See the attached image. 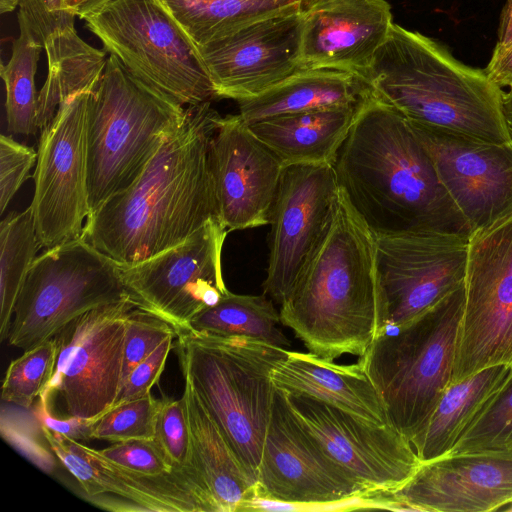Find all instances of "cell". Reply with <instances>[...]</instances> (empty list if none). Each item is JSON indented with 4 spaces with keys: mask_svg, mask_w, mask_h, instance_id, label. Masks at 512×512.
Here are the masks:
<instances>
[{
    "mask_svg": "<svg viewBox=\"0 0 512 512\" xmlns=\"http://www.w3.org/2000/svg\"><path fill=\"white\" fill-rule=\"evenodd\" d=\"M220 116L211 102L187 106L134 183L90 213L81 237L118 266H131L217 217L209 148Z\"/></svg>",
    "mask_w": 512,
    "mask_h": 512,
    "instance_id": "cell-1",
    "label": "cell"
},
{
    "mask_svg": "<svg viewBox=\"0 0 512 512\" xmlns=\"http://www.w3.org/2000/svg\"><path fill=\"white\" fill-rule=\"evenodd\" d=\"M333 167L342 194L376 236H472L410 122L373 93L360 106Z\"/></svg>",
    "mask_w": 512,
    "mask_h": 512,
    "instance_id": "cell-2",
    "label": "cell"
},
{
    "mask_svg": "<svg viewBox=\"0 0 512 512\" xmlns=\"http://www.w3.org/2000/svg\"><path fill=\"white\" fill-rule=\"evenodd\" d=\"M279 312L309 352L329 360L361 357L385 331L377 236L342 192L329 234Z\"/></svg>",
    "mask_w": 512,
    "mask_h": 512,
    "instance_id": "cell-3",
    "label": "cell"
},
{
    "mask_svg": "<svg viewBox=\"0 0 512 512\" xmlns=\"http://www.w3.org/2000/svg\"><path fill=\"white\" fill-rule=\"evenodd\" d=\"M366 79L377 98L411 123L484 142L512 141L502 114L504 90L485 69L461 62L420 32L393 23Z\"/></svg>",
    "mask_w": 512,
    "mask_h": 512,
    "instance_id": "cell-4",
    "label": "cell"
},
{
    "mask_svg": "<svg viewBox=\"0 0 512 512\" xmlns=\"http://www.w3.org/2000/svg\"><path fill=\"white\" fill-rule=\"evenodd\" d=\"M188 381L247 470L257 478L276 388L271 372L288 349L245 336L177 333Z\"/></svg>",
    "mask_w": 512,
    "mask_h": 512,
    "instance_id": "cell-5",
    "label": "cell"
},
{
    "mask_svg": "<svg viewBox=\"0 0 512 512\" xmlns=\"http://www.w3.org/2000/svg\"><path fill=\"white\" fill-rule=\"evenodd\" d=\"M184 117L183 106L135 78L110 54L87 107L90 213L134 183Z\"/></svg>",
    "mask_w": 512,
    "mask_h": 512,
    "instance_id": "cell-6",
    "label": "cell"
},
{
    "mask_svg": "<svg viewBox=\"0 0 512 512\" xmlns=\"http://www.w3.org/2000/svg\"><path fill=\"white\" fill-rule=\"evenodd\" d=\"M464 283L415 319L388 327L359 357L392 424L410 442L452 384Z\"/></svg>",
    "mask_w": 512,
    "mask_h": 512,
    "instance_id": "cell-7",
    "label": "cell"
},
{
    "mask_svg": "<svg viewBox=\"0 0 512 512\" xmlns=\"http://www.w3.org/2000/svg\"><path fill=\"white\" fill-rule=\"evenodd\" d=\"M138 80L184 106L216 90L198 46L159 0H110L82 18Z\"/></svg>",
    "mask_w": 512,
    "mask_h": 512,
    "instance_id": "cell-8",
    "label": "cell"
},
{
    "mask_svg": "<svg viewBox=\"0 0 512 512\" xmlns=\"http://www.w3.org/2000/svg\"><path fill=\"white\" fill-rule=\"evenodd\" d=\"M127 297L118 265L82 237L48 248L26 276L8 343L29 349L82 313Z\"/></svg>",
    "mask_w": 512,
    "mask_h": 512,
    "instance_id": "cell-9",
    "label": "cell"
},
{
    "mask_svg": "<svg viewBox=\"0 0 512 512\" xmlns=\"http://www.w3.org/2000/svg\"><path fill=\"white\" fill-rule=\"evenodd\" d=\"M135 307L127 297L63 326L53 337L54 373L39 399L48 406L54 397L60 399L65 417L99 419L109 411L122 388L126 323Z\"/></svg>",
    "mask_w": 512,
    "mask_h": 512,
    "instance_id": "cell-10",
    "label": "cell"
},
{
    "mask_svg": "<svg viewBox=\"0 0 512 512\" xmlns=\"http://www.w3.org/2000/svg\"><path fill=\"white\" fill-rule=\"evenodd\" d=\"M497 365H512V215L469 239L452 384Z\"/></svg>",
    "mask_w": 512,
    "mask_h": 512,
    "instance_id": "cell-11",
    "label": "cell"
},
{
    "mask_svg": "<svg viewBox=\"0 0 512 512\" xmlns=\"http://www.w3.org/2000/svg\"><path fill=\"white\" fill-rule=\"evenodd\" d=\"M228 230L217 217L184 241L145 261L118 266L135 306L188 330L193 317L216 304L229 290L222 273V249Z\"/></svg>",
    "mask_w": 512,
    "mask_h": 512,
    "instance_id": "cell-12",
    "label": "cell"
},
{
    "mask_svg": "<svg viewBox=\"0 0 512 512\" xmlns=\"http://www.w3.org/2000/svg\"><path fill=\"white\" fill-rule=\"evenodd\" d=\"M341 197L332 164L283 169L271 210L263 294L281 304L329 234Z\"/></svg>",
    "mask_w": 512,
    "mask_h": 512,
    "instance_id": "cell-13",
    "label": "cell"
},
{
    "mask_svg": "<svg viewBox=\"0 0 512 512\" xmlns=\"http://www.w3.org/2000/svg\"><path fill=\"white\" fill-rule=\"evenodd\" d=\"M92 91L67 98L41 129L30 205L42 248L81 237L90 214L86 119Z\"/></svg>",
    "mask_w": 512,
    "mask_h": 512,
    "instance_id": "cell-14",
    "label": "cell"
},
{
    "mask_svg": "<svg viewBox=\"0 0 512 512\" xmlns=\"http://www.w3.org/2000/svg\"><path fill=\"white\" fill-rule=\"evenodd\" d=\"M285 395L296 420L365 497L398 490L419 468L411 442L392 424H373L308 396Z\"/></svg>",
    "mask_w": 512,
    "mask_h": 512,
    "instance_id": "cell-15",
    "label": "cell"
},
{
    "mask_svg": "<svg viewBox=\"0 0 512 512\" xmlns=\"http://www.w3.org/2000/svg\"><path fill=\"white\" fill-rule=\"evenodd\" d=\"M257 499L296 505H334L363 489L327 454L292 414L276 389L257 473Z\"/></svg>",
    "mask_w": 512,
    "mask_h": 512,
    "instance_id": "cell-16",
    "label": "cell"
},
{
    "mask_svg": "<svg viewBox=\"0 0 512 512\" xmlns=\"http://www.w3.org/2000/svg\"><path fill=\"white\" fill-rule=\"evenodd\" d=\"M469 239L442 233L377 236L386 328L415 319L463 285Z\"/></svg>",
    "mask_w": 512,
    "mask_h": 512,
    "instance_id": "cell-17",
    "label": "cell"
},
{
    "mask_svg": "<svg viewBox=\"0 0 512 512\" xmlns=\"http://www.w3.org/2000/svg\"><path fill=\"white\" fill-rule=\"evenodd\" d=\"M410 124L472 235L512 215V141L484 142Z\"/></svg>",
    "mask_w": 512,
    "mask_h": 512,
    "instance_id": "cell-18",
    "label": "cell"
},
{
    "mask_svg": "<svg viewBox=\"0 0 512 512\" xmlns=\"http://www.w3.org/2000/svg\"><path fill=\"white\" fill-rule=\"evenodd\" d=\"M209 160L217 217L228 232L269 224L285 166L239 114L219 117Z\"/></svg>",
    "mask_w": 512,
    "mask_h": 512,
    "instance_id": "cell-19",
    "label": "cell"
},
{
    "mask_svg": "<svg viewBox=\"0 0 512 512\" xmlns=\"http://www.w3.org/2000/svg\"><path fill=\"white\" fill-rule=\"evenodd\" d=\"M380 499L392 510L501 511L512 502V448L421 462L405 485Z\"/></svg>",
    "mask_w": 512,
    "mask_h": 512,
    "instance_id": "cell-20",
    "label": "cell"
},
{
    "mask_svg": "<svg viewBox=\"0 0 512 512\" xmlns=\"http://www.w3.org/2000/svg\"><path fill=\"white\" fill-rule=\"evenodd\" d=\"M302 10L268 17L203 46L217 98L255 97L301 70Z\"/></svg>",
    "mask_w": 512,
    "mask_h": 512,
    "instance_id": "cell-21",
    "label": "cell"
},
{
    "mask_svg": "<svg viewBox=\"0 0 512 512\" xmlns=\"http://www.w3.org/2000/svg\"><path fill=\"white\" fill-rule=\"evenodd\" d=\"M59 462L75 477L88 497L114 495L141 511L219 512L196 469L180 467L170 474L141 475L124 469L80 441L41 425Z\"/></svg>",
    "mask_w": 512,
    "mask_h": 512,
    "instance_id": "cell-22",
    "label": "cell"
},
{
    "mask_svg": "<svg viewBox=\"0 0 512 512\" xmlns=\"http://www.w3.org/2000/svg\"><path fill=\"white\" fill-rule=\"evenodd\" d=\"M392 24L391 6L385 0L305 2L301 70L332 69L366 79Z\"/></svg>",
    "mask_w": 512,
    "mask_h": 512,
    "instance_id": "cell-23",
    "label": "cell"
},
{
    "mask_svg": "<svg viewBox=\"0 0 512 512\" xmlns=\"http://www.w3.org/2000/svg\"><path fill=\"white\" fill-rule=\"evenodd\" d=\"M22 16L46 53L48 73L39 99L57 106L92 91L106 66L104 51L93 48L75 29L76 14L65 0H19Z\"/></svg>",
    "mask_w": 512,
    "mask_h": 512,
    "instance_id": "cell-24",
    "label": "cell"
},
{
    "mask_svg": "<svg viewBox=\"0 0 512 512\" xmlns=\"http://www.w3.org/2000/svg\"><path fill=\"white\" fill-rule=\"evenodd\" d=\"M271 379L285 393L317 399L373 424L390 423L382 398L360 362L337 364L311 352L288 350L273 368Z\"/></svg>",
    "mask_w": 512,
    "mask_h": 512,
    "instance_id": "cell-25",
    "label": "cell"
},
{
    "mask_svg": "<svg viewBox=\"0 0 512 512\" xmlns=\"http://www.w3.org/2000/svg\"><path fill=\"white\" fill-rule=\"evenodd\" d=\"M185 398L191 435V460L219 512L248 511L257 499L253 476L188 381Z\"/></svg>",
    "mask_w": 512,
    "mask_h": 512,
    "instance_id": "cell-26",
    "label": "cell"
},
{
    "mask_svg": "<svg viewBox=\"0 0 512 512\" xmlns=\"http://www.w3.org/2000/svg\"><path fill=\"white\" fill-rule=\"evenodd\" d=\"M372 93L367 80L332 69H302L262 92L237 101L246 124L284 114L353 107Z\"/></svg>",
    "mask_w": 512,
    "mask_h": 512,
    "instance_id": "cell-27",
    "label": "cell"
},
{
    "mask_svg": "<svg viewBox=\"0 0 512 512\" xmlns=\"http://www.w3.org/2000/svg\"><path fill=\"white\" fill-rule=\"evenodd\" d=\"M512 380V365L483 369L450 385L411 444L421 462L446 455L488 411Z\"/></svg>",
    "mask_w": 512,
    "mask_h": 512,
    "instance_id": "cell-28",
    "label": "cell"
},
{
    "mask_svg": "<svg viewBox=\"0 0 512 512\" xmlns=\"http://www.w3.org/2000/svg\"><path fill=\"white\" fill-rule=\"evenodd\" d=\"M361 105L278 115L249 127L284 166L333 165Z\"/></svg>",
    "mask_w": 512,
    "mask_h": 512,
    "instance_id": "cell-29",
    "label": "cell"
},
{
    "mask_svg": "<svg viewBox=\"0 0 512 512\" xmlns=\"http://www.w3.org/2000/svg\"><path fill=\"white\" fill-rule=\"evenodd\" d=\"M197 46L259 20L298 12L305 0H159Z\"/></svg>",
    "mask_w": 512,
    "mask_h": 512,
    "instance_id": "cell-30",
    "label": "cell"
},
{
    "mask_svg": "<svg viewBox=\"0 0 512 512\" xmlns=\"http://www.w3.org/2000/svg\"><path fill=\"white\" fill-rule=\"evenodd\" d=\"M280 312L267 295L228 291L216 304L199 312L188 330L216 336H245L288 349L290 342L278 328Z\"/></svg>",
    "mask_w": 512,
    "mask_h": 512,
    "instance_id": "cell-31",
    "label": "cell"
},
{
    "mask_svg": "<svg viewBox=\"0 0 512 512\" xmlns=\"http://www.w3.org/2000/svg\"><path fill=\"white\" fill-rule=\"evenodd\" d=\"M18 23L19 36L13 41L8 63L1 64L0 74L6 92L7 130L13 134L31 135L38 129L35 75L44 49L20 15Z\"/></svg>",
    "mask_w": 512,
    "mask_h": 512,
    "instance_id": "cell-32",
    "label": "cell"
},
{
    "mask_svg": "<svg viewBox=\"0 0 512 512\" xmlns=\"http://www.w3.org/2000/svg\"><path fill=\"white\" fill-rule=\"evenodd\" d=\"M42 248L36 232L31 205L12 212L0 224V339L8 337L14 308L38 250Z\"/></svg>",
    "mask_w": 512,
    "mask_h": 512,
    "instance_id": "cell-33",
    "label": "cell"
},
{
    "mask_svg": "<svg viewBox=\"0 0 512 512\" xmlns=\"http://www.w3.org/2000/svg\"><path fill=\"white\" fill-rule=\"evenodd\" d=\"M55 364L56 344L53 338L26 349L7 367L1 399L29 410L50 381Z\"/></svg>",
    "mask_w": 512,
    "mask_h": 512,
    "instance_id": "cell-34",
    "label": "cell"
},
{
    "mask_svg": "<svg viewBox=\"0 0 512 512\" xmlns=\"http://www.w3.org/2000/svg\"><path fill=\"white\" fill-rule=\"evenodd\" d=\"M161 400L151 392L113 406L96 423L93 439L120 442L130 439H154Z\"/></svg>",
    "mask_w": 512,
    "mask_h": 512,
    "instance_id": "cell-35",
    "label": "cell"
},
{
    "mask_svg": "<svg viewBox=\"0 0 512 512\" xmlns=\"http://www.w3.org/2000/svg\"><path fill=\"white\" fill-rule=\"evenodd\" d=\"M512 448V380L488 409L447 454Z\"/></svg>",
    "mask_w": 512,
    "mask_h": 512,
    "instance_id": "cell-36",
    "label": "cell"
},
{
    "mask_svg": "<svg viewBox=\"0 0 512 512\" xmlns=\"http://www.w3.org/2000/svg\"><path fill=\"white\" fill-rule=\"evenodd\" d=\"M2 437L45 473H51L59 462L36 417L13 408L1 409Z\"/></svg>",
    "mask_w": 512,
    "mask_h": 512,
    "instance_id": "cell-37",
    "label": "cell"
},
{
    "mask_svg": "<svg viewBox=\"0 0 512 512\" xmlns=\"http://www.w3.org/2000/svg\"><path fill=\"white\" fill-rule=\"evenodd\" d=\"M154 439L174 466H193L190 426L183 395L177 400L161 399Z\"/></svg>",
    "mask_w": 512,
    "mask_h": 512,
    "instance_id": "cell-38",
    "label": "cell"
},
{
    "mask_svg": "<svg viewBox=\"0 0 512 512\" xmlns=\"http://www.w3.org/2000/svg\"><path fill=\"white\" fill-rule=\"evenodd\" d=\"M171 335L177 332L168 322L137 307L131 310L126 323L123 383L131 370Z\"/></svg>",
    "mask_w": 512,
    "mask_h": 512,
    "instance_id": "cell-39",
    "label": "cell"
},
{
    "mask_svg": "<svg viewBox=\"0 0 512 512\" xmlns=\"http://www.w3.org/2000/svg\"><path fill=\"white\" fill-rule=\"evenodd\" d=\"M97 451L108 461L141 475H166L180 468L170 462L155 439L115 442Z\"/></svg>",
    "mask_w": 512,
    "mask_h": 512,
    "instance_id": "cell-40",
    "label": "cell"
},
{
    "mask_svg": "<svg viewBox=\"0 0 512 512\" xmlns=\"http://www.w3.org/2000/svg\"><path fill=\"white\" fill-rule=\"evenodd\" d=\"M37 151L16 141L12 136L0 137V212H5L10 201L29 177L36 165Z\"/></svg>",
    "mask_w": 512,
    "mask_h": 512,
    "instance_id": "cell-41",
    "label": "cell"
},
{
    "mask_svg": "<svg viewBox=\"0 0 512 512\" xmlns=\"http://www.w3.org/2000/svg\"><path fill=\"white\" fill-rule=\"evenodd\" d=\"M168 336L148 357L138 363L126 377L114 406L139 398L151 392L159 380L167 358L173 348V339Z\"/></svg>",
    "mask_w": 512,
    "mask_h": 512,
    "instance_id": "cell-42",
    "label": "cell"
},
{
    "mask_svg": "<svg viewBox=\"0 0 512 512\" xmlns=\"http://www.w3.org/2000/svg\"><path fill=\"white\" fill-rule=\"evenodd\" d=\"M31 412L41 425L59 434L77 441L93 439V431L98 419L77 416L59 418L55 416L49 406L40 399L36 402Z\"/></svg>",
    "mask_w": 512,
    "mask_h": 512,
    "instance_id": "cell-43",
    "label": "cell"
},
{
    "mask_svg": "<svg viewBox=\"0 0 512 512\" xmlns=\"http://www.w3.org/2000/svg\"><path fill=\"white\" fill-rule=\"evenodd\" d=\"M484 69L489 78L500 88L512 86V42L504 45L496 43Z\"/></svg>",
    "mask_w": 512,
    "mask_h": 512,
    "instance_id": "cell-44",
    "label": "cell"
},
{
    "mask_svg": "<svg viewBox=\"0 0 512 512\" xmlns=\"http://www.w3.org/2000/svg\"><path fill=\"white\" fill-rule=\"evenodd\" d=\"M498 44H508L512 42V0H507L501 15L497 30Z\"/></svg>",
    "mask_w": 512,
    "mask_h": 512,
    "instance_id": "cell-45",
    "label": "cell"
},
{
    "mask_svg": "<svg viewBox=\"0 0 512 512\" xmlns=\"http://www.w3.org/2000/svg\"><path fill=\"white\" fill-rule=\"evenodd\" d=\"M502 114L512 139V86L508 87V90L503 91Z\"/></svg>",
    "mask_w": 512,
    "mask_h": 512,
    "instance_id": "cell-46",
    "label": "cell"
},
{
    "mask_svg": "<svg viewBox=\"0 0 512 512\" xmlns=\"http://www.w3.org/2000/svg\"><path fill=\"white\" fill-rule=\"evenodd\" d=\"M109 1L110 0H84L76 10V16L82 19L86 14L98 9Z\"/></svg>",
    "mask_w": 512,
    "mask_h": 512,
    "instance_id": "cell-47",
    "label": "cell"
},
{
    "mask_svg": "<svg viewBox=\"0 0 512 512\" xmlns=\"http://www.w3.org/2000/svg\"><path fill=\"white\" fill-rule=\"evenodd\" d=\"M19 6V0H0L1 13H8Z\"/></svg>",
    "mask_w": 512,
    "mask_h": 512,
    "instance_id": "cell-48",
    "label": "cell"
},
{
    "mask_svg": "<svg viewBox=\"0 0 512 512\" xmlns=\"http://www.w3.org/2000/svg\"><path fill=\"white\" fill-rule=\"evenodd\" d=\"M67 6L75 13L84 0H65ZM76 14V13H75Z\"/></svg>",
    "mask_w": 512,
    "mask_h": 512,
    "instance_id": "cell-49",
    "label": "cell"
},
{
    "mask_svg": "<svg viewBox=\"0 0 512 512\" xmlns=\"http://www.w3.org/2000/svg\"><path fill=\"white\" fill-rule=\"evenodd\" d=\"M502 511H512V503L505 506Z\"/></svg>",
    "mask_w": 512,
    "mask_h": 512,
    "instance_id": "cell-50",
    "label": "cell"
},
{
    "mask_svg": "<svg viewBox=\"0 0 512 512\" xmlns=\"http://www.w3.org/2000/svg\"><path fill=\"white\" fill-rule=\"evenodd\" d=\"M511 503H512V502H511ZM511 503H509V504H511ZM506 506H507V505H506ZM501 511H502V510H501Z\"/></svg>",
    "mask_w": 512,
    "mask_h": 512,
    "instance_id": "cell-51",
    "label": "cell"
}]
</instances>
